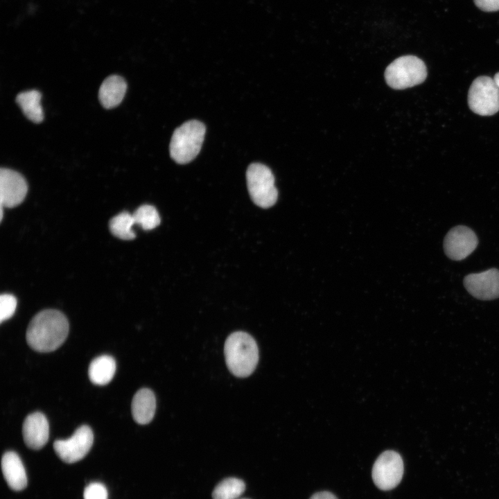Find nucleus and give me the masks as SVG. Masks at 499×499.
Returning <instances> with one entry per match:
<instances>
[{
  "instance_id": "4468645a",
  "label": "nucleus",
  "mask_w": 499,
  "mask_h": 499,
  "mask_svg": "<svg viewBox=\"0 0 499 499\" xmlns=\"http://www.w3.org/2000/svg\"><path fill=\"white\" fill-rule=\"evenodd\" d=\"M132 414L139 424L150 423L154 417L156 409V399L153 392L142 388L134 394L132 401Z\"/></svg>"
},
{
  "instance_id": "f03ea898",
  "label": "nucleus",
  "mask_w": 499,
  "mask_h": 499,
  "mask_svg": "<svg viewBox=\"0 0 499 499\" xmlns=\"http://www.w3.org/2000/svg\"><path fill=\"white\" fill-rule=\"evenodd\" d=\"M224 353L229 370L237 377L250 376L259 361V349L254 339L243 331L234 332L228 336Z\"/></svg>"
},
{
  "instance_id": "9d476101",
  "label": "nucleus",
  "mask_w": 499,
  "mask_h": 499,
  "mask_svg": "<svg viewBox=\"0 0 499 499\" xmlns=\"http://www.w3.org/2000/svg\"><path fill=\"white\" fill-rule=\"evenodd\" d=\"M28 191L24 177L13 170L1 168L0 170V204L12 208L21 204Z\"/></svg>"
},
{
  "instance_id": "20e7f679",
  "label": "nucleus",
  "mask_w": 499,
  "mask_h": 499,
  "mask_svg": "<svg viewBox=\"0 0 499 499\" xmlns=\"http://www.w3.org/2000/svg\"><path fill=\"white\" fill-rule=\"evenodd\" d=\"M427 77L425 63L414 55H404L394 60L385 72L387 85L396 89H403L422 83Z\"/></svg>"
},
{
  "instance_id": "f3484780",
  "label": "nucleus",
  "mask_w": 499,
  "mask_h": 499,
  "mask_svg": "<svg viewBox=\"0 0 499 499\" xmlns=\"http://www.w3.org/2000/svg\"><path fill=\"white\" fill-rule=\"evenodd\" d=\"M41 94L35 89L19 93L16 102L24 115L31 121L39 123L44 119L43 110L40 103Z\"/></svg>"
},
{
  "instance_id": "0eeeda50",
  "label": "nucleus",
  "mask_w": 499,
  "mask_h": 499,
  "mask_svg": "<svg viewBox=\"0 0 499 499\" xmlns=\"http://www.w3.org/2000/svg\"><path fill=\"white\" fill-rule=\"evenodd\" d=\"M403 471L401 455L396 451L386 450L378 456L374 464L372 479L380 490H391L400 483Z\"/></svg>"
},
{
  "instance_id": "39448f33",
  "label": "nucleus",
  "mask_w": 499,
  "mask_h": 499,
  "mask_svg": "<svg viewBox=\"0 0 499 499\" xmlns=\"http://www.w3.org/2000/svg\"><path fill=\"white\" fill-rule=\"evenodd\" d=\"M248 191L252 201L261 208H269L277 202V189L271 170L260 163L251 164L246 171Z\"/></svg>"
},
{
  "instance_id": "9b49d317",
  "label": "nucleus",
  "mask_w": 499,
  "mask_h": 499,
  "mask_svg": "<svg viewBox=\"0 0 499 499\" xmlns=\"http://www.w3.org/2000/svg\"><path fill=\"white\" fill-rule=\"evenodd\" d=\"M467 291L474 297L491 300L499 297V270L491 268L480 273L468 274L464 279Z\"/></svg>"
},
{
  "instance_id": "7ed1b4c3",
  "label": "nucleus",
  "mask_w": 499,
  "mask_h": 499,
  "mask_svg": "<svg viewBox=\"0 0 499 499\" xmlns=\"http://www.w3.org/2000/svg\"><path fill=\"white\" fill-rule=\"evenodd\" d=\"M204 125L197 120L184 123L174 131L170 143V155L177 164L191 161L200 151L205 134Z\"/></svg>"
},
{
  "instance_id": "6e6552de",
  "label": "nucleus",
  "mask_w": 499,
  "mask_h": 499,
  "mask_svg": "<svg viewBox=\"0 0 499 499\" xmlns=\"http://www.w3.org/2000/svg\"><path fill=\"white\" fill-rule=\"evenodd\" d=\"M94 435L88 426H81L67 439L54 441L53 448L57 455L68 464L80 461L88 453L92 446Z\"/></svg>"
},
{
  "instance_id": "1a4fd4ad",
  "label": "nucleus",
  "mask_w": 499,
  "mask_h": 499,
  "mask_svg": "<svg viewBox=\"0 0 499 499\" xmlns=\"http://www.w3.org/2000/svg\"><path fill=\"white\" fill-rule=\"evenodd\" d=\"M478 243V238L471 229L463 225L456 226L446 235L444 250L448 258L460 261L475 250Z\"/></svg>"
},
{
  "instance_id": "a878e982",
  "label": "nucleus",
  "mask_w": 499,
  "mask_h": 499,
  "mask_svg": "<svg viewBox=\"0 0 499 499\" xmlns=\"http://www.w3.org/2000/svg\"><path fill=\"white\" fill-rule=\"evenodd\" d=\"M241 499H247V498H241Z\"/></svg>"
},
{
  "instance_id": "aec40b11",
  "label": "nucleus",
  "mask_w": 499,
  "mask_h": 499,
  "mask_svg": "<svg viewBox=\"0 0 499 499\" xmlns=\"http://www.w3.org/2000/svg\"><path fill=\"white\" fill-rule=\"evenodd\" d=\"M134 224L139 225L144 230H151L160 223L159 215L152 205L143 204L132 214Z\"/></svg>"
},
{
  "instance_id": "2eb2a0df",
  "label": "nucleus",
  "mask_w": 499,
  "mask_h": 499,
  "mask_svg": "<svg viewBox=\"0 0 499 499\" xmlns=\"http://www.w3.org/2000/svg\"><path fill=\"white\" fill-rule=\"evenodd\" d=\"M127 89L125 80L119 76L107 77L99 89V100L106 109L119 105L123 100Z\"/></svg>"
},
{
  "instance_id": "b1692460",
  "label": "nucleus",
  "mask_w": 499,
  "mask_h": 499,
  "mask_svg": "<svg viewBox=\"0 0 499 499\" xmlns=\"http://www.w3.org/2000/svg\"><path fill=\"white\" fill-rule=\"evenodd\" d=\"M310 499H338V498L329 491H321L314 493Z\"/></svg>"
},
{
  "instance_id": "393cba45",
  "label": "nucleus",
  "mask_w": 499,
  "mask_h": 499,
  "mask_svg": "<svg viewBox=\"0 0 499 499\" xmlns=\"http://www.w3.org/2000/svg\"><path fill=\"white\" fill-rule=\"evenodd\" d=\"M493 80L497 85V87L499 88V72L495 74Z\"/></svg>"
},
{
  "instance_id": "a211bd4d",
  "label": "nucleus",
  "mask_w": 499,
  "mask_h": 499,
  "mask_svg": "<svg viewBox=\"0 0 499 499\" xmlns=\"http://www.w3.org/2000/svg\"><path fill=\"white\" fill-rule=\"evenodd\" d=\"M134 220L132 215L128 212H121L113 217L109 223L111 233L123 240H132L136 236L132 229Z\"/></svg>"
},
{
  "instance_id": "6ab92c4d",
  "label": "nucleus",
  "mask_w": 499,
  "mask_h": 499,
  "mask_svg": "<svg viewBox=\"0 0 499 499\" xmlns=\"http://www.w3.org/2000/svg\"><path fill=\"white\" fill-rule=\"evenodd\" d=\"M245 490V482L236 478H229L219 482L212 492L213 499H238Z\"/></svg>"
},
{
  "instance_id": "423d86ee",
  "label": "nucleus",
  "mask_w": 499,
  "mask_h": 499,
  "mask_svg": "<svg viewBox=\"0 0 499 499\" xmlns=\"http://www.w3.org/2000/svg\"><path fill=\"white\" fill-rule=\"evenodd\" d=\"M468 104L474 113L491 116L499 111V88L493 78L482 76L472 82L468 94Z\"/></svg>"
},
{
  "instance_id": "4be33fe9",
  "label": "nucleus",
  "mask_w": 499,
  "mask_h": 499,
  "mask_svg": "<svg viewBox=\"0 0 499 499\" xmlns=\"http://www.w3.org/2000/svg\"><path fill=\"white\" fill-rule=\"evenodd\" d=\"M107 496L106 487L100 482L89 484L83 492L84 499H107Z\"/></svg>"
},
{
  "instance_id": "412c9836",
  "label": "nucleus",
  "mask_w": 499,
  "mask_h": 499,
  "mask_svg": "<svg viewBox=\"0 0 499 499\" xmlns=\"http://www.w3.org/2000/svg\"><path fill=\"white\" fill-rule=\"evenodd\" d=\"M17 308V299L10 294H2L0 297V321L10 318Z\"/></svg>"
},
{
  "instance_id": "dca6fc26",
  "label": "nucleus",
  "mask_w": 499,
  "mask_h": 499,
  "mask_svg": "<svg viewBox=\"0 0 499 499\" xmlns=\"http://www.w3.org/2000/svg\"><path fill=\"white\" fill-rule=\"evenodd\" d=\"M115 371V360L110 356L103 355L91 362L88 375L91 382L94 385H105L112 380Z\"/></svg>"
},
{
  "instance_id": "f257e3e1",
  "label": "nucleus",
  "mask_w": 499,
  "mask_h": 499,
  "mask_svg": "<svg viewBox=\"0 0 499 499\" xmlns=\"http://www.w3.org/2000/svg\"><path fill=\"white\" fill-rule=\"evenodd\" d=\"M69 329L68 320L62 313L53 309L44 310L30 320L26 330V341L36 351L51 352L65 341Z\"/></svg>"
},
{
  "instance_id": "f8f14e48",
  "label": "nucleus",
  "mask_w": 499,
  "mask_h": 499,
  "mask_svg": "<svg viewBox=\"0 0 499 499\" xmlns=\"http://www.w3.org/2000/svg\"><path fill=\"white\" fill-rule=\"evenodd\" d=\"M22 434L28 448L40 450L44 447L49 437V426L45 415L39 412L28 414L23 423Z\"/></svg>"
},
{
  "instance_id": "5701e85b",
  "label": "nucleus",
  "mask_w": 499,
  "mask_h": 499,
  "mask_svg": "<svg viewBox=\"0 0 499 499\" xmlns=\"http://www.w3.org/2000/svg\"><path fill=\"white\" fill-rule=\"evenodd\" d=\"M475 6L485 12L499 10V0H473Z\"/></svg>"
},
{
  "instance_id": "ddd939ff",
  "label": "nucleus",
  "mask_w": 499,
  "mask_h": 499,
  "mask_svg": "<svg viewBox=\"0 0 499 499\" xmlns=\"http://www.w3.org/2000/svg\"><path fill=\"white\" fill-rule=\"evenodd\" d=\"M1 470L8 485L14 491H21L27 485V476L24 464L14 451L5 453L1 458Z\"/></svg>"
}]
</instances>
